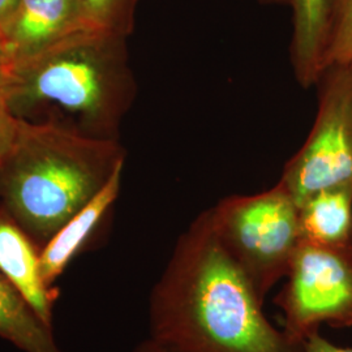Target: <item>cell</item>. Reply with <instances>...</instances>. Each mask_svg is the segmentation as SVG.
<instances>
[{
  "mask_svg": "<svg viewBox=\"0 0 352 352\" xmlns=\"http://www.w3.org/2000/svg\"><path fill=\"white\" fill-rule=\"evenodd\" d=\"M263 307L218 239L209 208L177 238L151 289L149 338L164 352H304Z\"/></svg>",
  "mask_w": 352,
  "mask_h": 352,
  "instance_id": "obj_1",
  "label": "cell"
},
{
  "mask_svg": "<svg viewBox=\"0 0 352 352\" xmlns=\"http://www.w3.org/2000/svg\"><path fill=\"white\" fill-rule=\"evenodd\" d=\"M136 93L126 37L80 29L13 64L1 97L21 122L91 139L118 140Z\"/></svg>",
  "mask_w": 352,
  "mask_h": 352,
  "instance_id": "obj_2",
  "label": "cell"
},
{
  "mask_svg": "<svg viewBox=\"0 0 352 352\" xmlns=\"http://www.w3.org/2000/svg\"><path fill=\"white\" fill-rule=\"evenodd\" d=\"M124 161L118 140L20 120L16 142L0 162V206L42 248Z\"/></svg>",
  "mask_w": 352,
  "mask_h": 352,
  "instance_id": "obj_3",
  "label": "cell"
},
{
  "mask_svg": "<svg viewBox=\"0 0 352 352\" xmlns=\"http://www.w3.org/2000/svg\"><path fill=\"white\" fill-rule=\"evenodd\" d=\"M210 210L218 239L265 302L302 241L298 204L277 183L256 195L227 196Z\"/></svg>",
  "mask_w": 352,
  "mask_h": 352,
  "instance_id": "obj_4",
  "label": "cell"
},
{
  "mask_svg": "<svg viewBox=\"0 0 352 352\" xmlns=\"http://www.w3.org/2000/svg\"><path fill=\"white\" fill-rule=\"evenodd\" d=\"M317 85L311 133L278 182L298 206L322 190L352 193V63L329 65Z\"/></svg>",
  "mask_w": 352,
  "mask_h": 352,
  "instance_id": "obj_5",
  "label": "cell"
},
{
  "mask_svg": "<svg viewBox=\"0 0 352 352\" xmlns=\"http://www.w3.org/2000/svg\"><path fill=\"white\" fill-rule=\"evenodd\" d=\"M274 302L283 315V331L299 343L322 324L351 327L352 243L302 240Z\"/></svg>",
  "mask_w": 352,
  "mask_h": 352,
  "instance_id": "obj_6",
  "label": "cell"
},
{
  "mask_svg": "<svg viewBox=\"0 0 352 352\" xmlns=\"http://www.w3.org/2000/svg\"><path fill=\"white\" fill-rule=\"evenodd\" d=\"M80 29L74 0H17L0 29V41L12 67Z\"/></svg>",
  "mask_w": 352,
  "mask_h": 352,
  "instance_id": "obj_7",
  "label": "cell"
},
{
  "mask_svg": "<svg viewBox=\"0 0 352 352\" xmlns=\"http://www.w3.org/2000/svg\"><path fill=\"white\" fill-rule=\"evenodd\" d=\"M0 274L17 289L43 322L52 327L58 291L42 277L41 248L0 206Z\"/></svg>",
  "mask_w": 352,
  "mask_h": 352,
  "instance_id": "obj_8",
  "label": "cell"
},
{
  "mask_svg": "<svg viewBox=\"0 0 352 352\" xmlns=\"http://www.w3.org/2000/svg\"><path fill=\"white\" fill-rule=\"evenodd\" d=\"M123 170L124 164L119 166L104 187L41 248L42 277L50 289H56V280L63 276L76 256L91 239L103 218L111 210L120 192Z\"/></svg>",
  "mask_w": 352,
  "mask_h": 352,
  "instance_id": "obj_9",
  "label": "cell"
},
{
  "mask_svg": "<svg viewBox=\"0 0 352 352\" xmlns=\"http://www.w3.org/2000/svg\"><path fill=\"white\" fill-rule=\"evenodd\" d=\"M289 58L295 80L304 89L317 85L325 71L327 0H291Z\"/></svg>",
  "mask_w": 352,
  "mask_h": 352,
  "instance_id": "obj_10",
  "label": "cell"
},
{
  "mask_svg": "<svg viewBox=\"0 0 352 352\" xmlns=\"http://www.w3.org/2000/svg\"><path fill=\"white\" fill-rule=\"evenodd\" d=\"M0 338L23 352H63L25 298L0 274Z\"/></svg>",
  "mask_w": 352,
  "mask_h": 352,
  "instance_id": "obj_11",
  "label": "cell"
},
{
  "mask_svg": "<svg viewBox=\"0 0 352 352\" xmlns=\"http://www.w3.org/2000/svg\"><path fill=\"white\" fill-rule=\"evenodd\" d=\"M302 240L318 244L352 243V193L318 192L299 206Z\"/></svg>",
  "mask_w": 352,
  "mask_h": 352,
  "instance_id": "obj_12",
  "label": "cell"
},
{
  "mask_svg": "<svg viewBox=\"0 0 352 352\" xmlns=\"http://www.w3.org/2000/svg\"><path fill=\"white\" fill-rule=\"evenodd\" d=\"M80 24L88 30H98L129 37L135 29L139 0H74Z\"/></svg>",
  "mask_w": 352,
  "mask_h": 352,
  "instance_id": "obj_13",
  "label": "cell"
},
{
  "mask_svg": "<svg viewBox=\"0 0 352 352\" xmlns=\"http://www.w3.org/2000/svg\"><path fill=\"white\" fill-rule=\"evenodd\" d=\"M325 69L333 64L352 63V0H327Z\"/></svg>",
  "mask_w": 352,
  "mask_h": 352,
  "instance_id": "obj_14",
  "label": "cell"
},
{
  "mask_svg": "<svg viewBox=\"0 0 352 352\" xmlns=\"http://www.w3.org/2000/svg\"><path fill=\"white\" fill-rule=\"evenodd\" d=\"M20 131V120L7 107L0 96V162L11 151Z\"/></svg>",
  "mask_w": 352,
  "mask_h": 352,
  "instance_id": "obj_15",
  "label": "cell"
},
{
  "mask_svg": "<svg viewBox=\"0 0 352 352\" xmlns=\"http://www.w3.org/2000/svg\"><path fill=\"white\" fill-rule=\"evenodd\" d=\"M304 352H352V347H340L315 331L304 342Z\"/></svg>",
  "mask_w": 352,
  "mask_h": 352,
  "instance_id": "obj_16",
  "label": "cell"
},
{
  "mask_svg": "<svg viewBox=\"0 0 352 352\" xmlns=\"http://www.w3.org/2000/svg\"><path fill=\"white\" fill-rule=\"evenodd\" d=\"M12 76V67L6 62L0 60V96L4 91V89L8 87Z\"/></svg>",
  "mask_w": 352,
  "mask_h": 352,
  "instance_id": "obj_17",
  "label": "cell"
},
{
  "mask_svg": "<svg viewBox=\"0 0 352 352\" xmlns=\"http://www.w3.org/2000/svg\"><path fill=\"white\" fill-rule=\"evenodd\" d=\"M16 1L17 0H0V29L6 24L10 14L12 13Z\"/></svg>",
  "mask_w": 352,
  "mask_h": 352,
  "instance_id": "obj_18",
  "label": "cell"
},
{
  "mask_svg": "<svg viewBox=\"0 0 352 352\" xmlns=\"http://www.w3.org/2000/svg\"><path fill=\"white\" fill-rule=\"evenodd\" d=\"M132 352H164L154 340H151V338L148 340H142L141 343H139L135 350Z\"/></svg>",
  "mask_w": 352,
  "mask_h": 352,
  "instance_id": "obj_19",
  "label": "cell"
},
{
  "mask_svg": "<svg viewBox=\"0 0 352 352\" xmlns=\"http://www.w3.org/2000/svg\"><path fill=\"white\" fill-rule=\"evenodd\" d=\"M264 6H278V7H289L291 0H258Z\"/></svg>",
  "mask_w": 352,
  "mask_h": 352,
  "instance_id": "obj_20",
  "label": "cell"
},
{
  "mask_svg": "<svg viewBox=\"0 0 352 352\" xmlns=\"http://www.w3.org/2000/svg\"><path fill=\"white\" fill-rule=\"evenodd\" d=\"M0 60H1V62H6V63H8V60H7V58H6V54H4V51H3L1 41H0ZM10 65H11V64H10Z\"/></svg>",
  "mask_w": 352,
  "mask_h": 352,
  "instance_id": "obj_21",
  "label": "cell"
}]
</instances>
